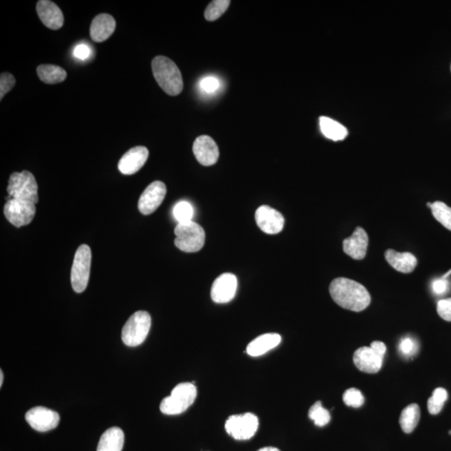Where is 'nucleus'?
<instances>
[{"instance_id":"obj_17","label":"nucleus","mask_w":451,"mask_h":451,"mask_svg":"<svg viewBox=\"0 0 451 451\" xmlns=\"http://www.w3.org/2000/svg\"><path fill=\"white\" fill-rule=\"evenodd\" d=\"M369 245V236L364 228H355L353 234L343 240V252L355 260H362L365 258Z\"/></svg>"},{"instance_id":"obj_28","label":"nucleus","mask_w":451,"mask_h":451,"mask_svg":"<svg viewBox=\"0 0 451 451\" xmlns=\"http://www.w3.org/2000/svg\"><path fill=\"white\" fill-rule=\"evenodd\" d=\"M448 399V393L444 388L435 389L433 395L428 400V411L430 415H438L442 411L446 401Z\"/></svg>"},{"instance_id":"obj_33","label":"nucleus","mask_w":451,"mask_h":451,"mask_svg":"<svg viewBox=\"0 0 451 451\" xmlns=\"http://www.w3.org/2000/svg\"><path fill=\"white\" fill-rule=\"evenodd\" d=\"M220 82L219 80L213 76H208L201 80L200 88L206 93L212 94L216 93L219 89Z\"/></svg>"},{"instance_id":"obj_31","label":"nucleus","mask_w":451,"mask_h":451,"mask_svg":"<svg viewBox=\"0 0 451 451\" xmlns=\"http://www.w3.org/2000/svg\"><path fill=\"white\" fill-rule=\"evenodd\" d=\"M343 400L348 406L354 408L361 407L365 403V397L358 389L355 388L347 389L343 393Z\"/></svg>"},{"instance_id":"obj_41","label":"nucleus","mask_w":451,"mask_h":451,"mask_svg":"<svg viewBox=\"0 0 451 451\" xmlns=\"http://www.w3.org/2000/svg\"><path fill=\"white\" fill-rule=\"evenodd\" d=\"M427 206H429V208H431L432 204L431 202H428Z\"/></svg>"},{"instance_id":"obj_34","label":"nucleus","mask_w":451,"mask_h":451,"mask_svg":"<svg viewBox=\"0 0 451 451\" xmlns=\"http://www.w3.org/2000/svg\"><path fill=\"white\" fill-rule=\"evenodd\" d=\"M399 349L400 353L404 356H412L416 353L418 350V346L416 345L414 340L411 338L406 337L401 340L400 343Z\"/></svg>"},{"instance_id":"obj_3","label":"nucleus","mask_w":451,"mask_h":451,"mask_svg":"<svg viewBox=\"0 0 451 451\" xmlns=\"http://www.w3.org/2000/svg\"><path fill=\"white\" fill-rule=\"evenodd\" d=\"M197 395V387L193 383L179 384L173 389L170 396L162 400L160 411L167 415L182 414L194 403Z\"/></svg>"},{"instance_id":"obj_6","label":"nucleus","mask_w":451,"mask_h":451,"mask_svg":"<svg viewBox=\"0 0 451 451\" xmlns=\"http://www.w3.org/2000/svg\"><path fill=\"white\" fill-rule=\"evenodd\" d=\"M175 245L185 252H197L204 246V229L195 221L178 223L175 228Z\"/></svg>"},{"instance_id":"obj_9","label":"nucleus","mask_w":451,"mask_h":451,"mask_svg":"<svg viewBox=\"0 0 451 451\" xmlns=\"http://www.w3.org/2000/svg\"><path fill=\"white\" fill-rule=\"evenodd\" d=\"M36 204L32 202L14 199L8 200L3 213L6 219L16 228L23 227L32 223L36 215Z\"/></svg>"},{"instance_id":"obj_5","label":"nucleus","mask_w":451,"mask_h":451,"mask_svg":"<svg viewBox=\"0 0 451 451\" xmlns=\"http://www.w3.org/2000/svg\"><path fill=\"white\" fill-rule=\"evenodd\" d=\"M151 326V318L147 312H136L122 328V341L129 347L141 345L146 340Z\"/></svg>"},{"instance_id":"obj_30","label":"nucleus","mask_w":451,"mask_h":451,"mask_svg":"<svg viewBox=\"0 0 451 451\" xmlns=\"http://www.w3.org/2000/svg\"><path fill=\"white\" fill-rule=\"evenodd\" d=\"M173 215L178 223H189V221H193L194 215L193 206L188 202H180L174 206Z\"/></svg>"},{"instance_id":"obj_25","label":"nucleus","mask_w":451,"mask_h":451,"mask_svg":"<svg viewBox=\"0 0 451 451\" xmlns=\"http://www.w3.org/2000/svg\"><path fill=\"white\" fill-rule=\"evenodd\" d=\"M419 419L420 410L417 404H411L405 407L400 417V425L404 433L410 434L414 431Z\"/></svg>"},{"instance_id":"obj_7","label":"nucleus","mask_w":451,"mask_h":451,"mask_svg":"<svg viewBox=\"0 0 451 451\" xmlns=\"http://www.w3.org/2000/svg\"><path fill=\"white\" fill-rule=\"evenodd\" d=\"M91 265V250L86 244L80 245L76 251L71 269V284L78 293L85 291L89 282Z\"/></svg>"},{"instance_id":"obj_8","label":"nucleus","mask_w":451,"mask_h":451,"mask_svg":"<svg viewBox=\"0 0 451 451\" xmlns=\"http://www.w3.org/2000/svg\"><path fill=\"white\" fill-rule=\"evenodd\" d=\"M259 426L258 418L252 413L232 415L225 424V430L233 439L247 441L254 437Z\"/></svg>"},{"instance_id":"obj_2","label":"nucleus","mask_w":451,"mask_h":451,"mask_svg":"<svg viewBox=\"0 0 451 451\" xmlns=\"http://www.w3.org/2000/svg\"><path fill=\"white\" fill-rule=\"evenodd\" d=\"M151 67L156 82L167 94L175 97L182 93V76L173 60L166 56H156L152 60Z\"/></svg>"},{"instance_id":"obj_12","label":"nucleus","mask_w":451,"mask_h":451,"mask_svg":"<svg viewBox=\"0 0 451 451\" xmlns=\"http://www.w3.org/2000/svg\"><path fill=\"white\" fill-rule=\"evenodd\" d=\"M238 290V279L234 274L223 273L216 278L211 289V297L217 304H227L231 302Z\"/></svg>"},{"instance_id":"obj_15","label":"nucleus","mask_w":451,"mask_h":451,"mask_svg":"<svg viewBox=\"0 0 451 451\" xmlns=\"http://www.w3.org/2000/svg\"><path fill=\"white\" fill-rule=\"evenodd\" d=\"M384 357L376 353L371 347L359 348L354 354V363L362 372L376 374L382 368Z\"/></svg>"},{"instance_id":"obj_4","label":"nucleus","mask_w":451,"mask_h":451,"mask_svg":"<svg viewBox=\"0 0 451 451\" xmlns=\"http://www.w3.org/2000/svg\"><path fill=\"white\" fill-rule=\"evenodd\" d=\"M7 192L9 193L8 200L14 198L16 200L32 202L34 204H37L39 202L36 180L28 171L11 175Z\"/></svg>"},{"instance_id":"obj_14","label":"nucleus","mask_w":451,"mask_h":451,"mask_svg":"<svg viewBox=\"0 0 451 451\" xmlns=\"http://www.w3.org/2000/svg\"><path fill=\"white\" fill-rule=\"evenodd\" d=\"M193 149L195 156L202 166H212L219 160V149L212 137L208 136L197 137Z\"/></svg>"},{"instance_id":"obj_27","label":"nucleus","mask_w":451,"mask_h":451,"mask_svg":"<svg viewBox=\"0 0 451 451\" xmlns=\"http://www.w3.org/2000/svg\"><path fill=\"white\" fill-rule=\"evenodd\" d=\"M308 417L319 427L327 426L331 419L330 413L322 406L320 401L312 405L308 411Z\"/></svg>"},{"instance_id":"obj_40","label":"nucleus","mask_w":451,"mask_h":451,"mask_svg":"<svg viewBox=\"0 0 451 451\" xmlns=\"http://www.w3.org/2000/svg\"><path fill=\"white\" fill-rule=\"evenodd\" d=\"M3 382V373L2 370H0V387H2Z\"/></svg>"},{"instance_id":"obj_11","label":"nucleus","mask_w":451,"mask_h":451,"mask_svg":"<svg viewBox=\"0 0 451 451\" xmlns=\"http://www.w3.org/2000/svg\"><path fill=\"white\" fill-rule=\"evenodd\" d=\"M166 194L167 186L162 182L151 183L141 194L138 202L139 211L144 215H150L162 204Z\"/></svg>"},{"instance_id":"obj_42","label":"nucleus","mask_w":451,"mask_h":451,"mask_svg":"<svg viewBox=\"0 0 451 451\" xmlns=\"http://www.w3.org/2000/svg\"><path fill=\"white\" fill-rule=\"evenodd\" d=\"M449 433L451 435V430L449 432Z\"/></svg>"},{"instance_id":"obj_19","label":"nucleus","mask_w":451,"mask_h":451,"mask_svg":"<svg viewBox=\"0 0 451 451\" xmlns=\"http://www.w3.org/2000/svg\"><path fill=\"white\" fill-rule=\"evenodd\" d=\"M116 21L108 14H101L94 18L91 23L90 34L95 42L108 40L116 29Z\"/></svg>"},{"instance_id":"obj_37","label":"nucleus","mask_w":451,"mask_h":451,"mask_svg":"<svg viewBox=\"0 0 451 451\" xmlns=\"http://www.w3.org/2000/svg\"><path fill=\"white\" fill-rule=\"evenodd\" d=\"M432 289H433L435 293L443 294L448 289V282L445 278L438 279V280H435L433 284H432Z\"/></svg>"},{"instance_id":"obj_23","label":"nucleus","mask_w":451,"mask_h":451,"mask_svg":"<svg viewBox=\"0 0 451 451\" xmlns=\"http://www.w3.org/2000/svg\"><path fill=\"white\" fill-rule=\"evenodd\" d=\"M321 132L324 136L334 141H342L348 136V130L338 121L326 117L319 118Z\"/></svg>"},{"instance_id":"obj_36","label":"nucleus","mask_w":451,"mask_h":451,"mask_svg":"<svg viewBox=\"0 0 451 451\" xmlns=\"http://www.w3.org/2000/svg\"><path fill=\"white\" fill-rule=\"evenodd\" d=\"M90 49L86 45H79L74 51V55L76 58L80 60H86L90 56Z\"/></svg>"},{"instance_id":"obj_39","label":"nucleus","mask_w":451,"mask_h":451,"mask_svg":"<svg viewBox=\"0 0 451 451\" xmlns=\"http://www.w3.org/2000/svg\"><path fill=\"white\" fill-rule=\"evenodd\" d=\"M258 451H280L275 447H263V448L258 450Z\"/></svg>"},{"instance_id":"obj_26","label":"nucleus","mask_w":451,"mask_h":451,"mask_svg":"<svg viewBox=\"0 0 451 451\" xmlns=\"http://www.w3.org/2000/svg\"><path fill=\"white\" fill-rule=\"evenodd\" d=\"M432 214L439 223L451 231V208L442 202H435L431 206Z\"/></svg>"},{"instance_id":"obj_1","label":"nucleus","mask_w":451,"mask_h":451,"mask_svg":"<svg viewBox=\"0 0 451 451\" xmlns=\"http://www.w3.org/2000/svg\"><path fill=\"white\" fill-rule=\"evenodd\" d=\"M330 293L336 304L350 311L365 310L371 302V297L364 286L346 278H337L332 280Z\"/></svg>"},{"instance_id":"obj_43","label":"nucleus","mask_w":451,"mask_h":451,"mask_svg":"<svg viewBox=\"0 0 451 451\" xmlns=\"http://www.w3.org/2000/svg\"><path fill=\"white\" fill-rule=\"evenodd\" d=\"M450 70H451V66H450Z\"/></svg>"},{"instance_id":"obj_21","label":"nucleus","mask_w":451,"mask_h":451,"mask_svg":"<svg viewBox=\"0 0 451 451\" xmlns=\"http://www.w3.org/2000/svg\"><path fill=\"white\" fill-rule=\"evenodd\" d=\"M281 336L278 334H265L252 340L247 347V354L252 357H258L272 350L281 343Z\"/></svg>"},{"instance_id":"obj_32","label":"nucleus","mask_w":451,"mask_h":451,"mask_svg":"<svg viewBox=\"0 0 451 451\" xmlns=\"http://www.w3.org/2000/svg\"><path fill=\"white\" fill-rule=\"evenodd\" d=\"M15 78L12 74L2 73L0 76V99L3 100V97L9 93L15 85Z\"/></svg>"},{"instance_id":"obj_24","label":"nucleus","mask_w":451,"mask_h":451,"mask_svg":"<svg viewBox=\"0 0 451 451\" xmlns=\"http://www.w3.org/2000/svg\"><path fill=\"white\" fill-rule=\"evenodd\" d=\"M37 74L42 82L49 85L63 82L67 77L66 71L63 68L53 64H41L37 68Z\"/></svg>"},{"instance_id":"obj_20","label":"nucleus","mask_w":451,"mask_h":451,"mask_svg":"<svg viewBox=\"0 0 451 451\" xmlns=\"http://www.w3.org/2000/svg\"><path fill=\"white\" fill-rule=\"evenodd\" d=\"M385 259L389 265L402 273H411L417 266V259L411 252L388 249L385 252Z\"/></svg>"},{"instance_id":"obj_29","label":"nucleus","mask_w":451,"mask_h":451,"mask_svg":"<svg viewBox=\"0 0 451 451\" xmlns=\"http://www.w3.org/2000/svg\"><path fill=\"white\" fill-rule=\"evenodd\" d=\"M231 2L229 0H214L209 3L205 10V18L206 21H214L219 19L228 9Z\"/></svg>"},{"instance_id":"obj_35","label":"nucleus","mask_w":451,"mask_h":451,"mask_svg":"<svg viewBox=\"0 0 451 451\" xmlns=\"http://www.w3.org/2000/svg\"><path fill=\"white\" fill-rule=\"evenodd\" d=\"M437 312L441 319L451 322V297L438 302Z\"/></svg>"},{"instance_id":"obj_13","label":"nucleus","mask_w":451,"mask_h":451,"mask_svg":"<svg viewBox=\"0 0 451 451\" xmlns=\"http://www.w3.org/2000/svg\"><path fill=\"white\" fill-rule=\"evenodd\" d=\"M256 223L267 234H278L284 227V217L269 206H261L255 213Z\"/></svg>"},{"instance_id":"obj_16","label":"nucleus","mask_w":451,"mask_h":451,"mask_svg":"<svg viewBox=\"0 0 451 451\" xmlns=\"http://www.w3.org/2000/svg\"><path fill=\"white\" fill-rule=\"evenodd\" d=\"M149 156L148 149L145 147H136L125 153L118 164L122 174L133 175L140 171L147 162Z\"/></svg>"},{"instance_id":"obj_38","label":"nucleus","mask_w":451,"mask_h":451,"mask_svg":"<svg viewBox=\"0 0 451 451\" xmlns=\"http://www.w3.org/2000/svg\"><path fill=\"white\" fill-rule=\"evenodd\" d=\"M370 347L376 352L377 354L381 355L382 357H385L386 353V345L383 342L380 341H374L371 343Z\"/></svg>"},{"instance_id":"obj_18","label":"nucleus","mask_w":451,"mask_h":451,"mask_svg":"<svg viewBox=\"0 0 451 451\" xmlns=\"http://www.w3.org/2000/svg\"><path fill=\"white\" fill-rule=\"evenodd\" d=\"M36 10L40 21L49 29L57 30L64 25V15L60 8L49 0H40L37 3Z\"/></svg>"},{"instance_id":"obj_22","label":"nucleus","mask_w":451,"mask_h":451,"mask_svg":"<svg viewBox=\"0 0 451 451\" xmlns=\"http://www.w3.org/2000/svg\"><path fill=\"white\" fill-rule=\"evenodd\" d=\"M124 443L123 430L119 427H112L101 435L97 451H121Z\"/></svg>"},{"instance_id":"obj_10","label":"nucleus","mask_w":451,"mask_h":451,"mask_svg":"<svg viewBox=\"0 0 451 451\" xmlns=\"http://www.w3.org/2000/svg\"><path fill=\"white\" fill-rule=\"evenodd\" d=\"M26 422L30 427L39 432H47L56 429L60 423L58 413L48 408L36 406L26 413Z\"/></svg>"}]
</instances>
